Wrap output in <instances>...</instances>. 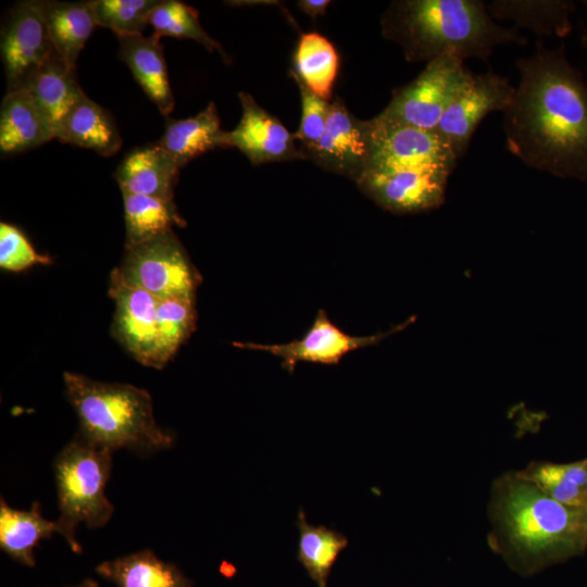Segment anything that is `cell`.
Wrapping results in <instances>:
<instances>
[{
	"mask_svg": "<svg viewBox=\"0 0 587 587\" xmlns=\"http://www.w3.org/2000/svg\"><path fill=\"white\" fill-rule=\"evenodd\" d=\"M96 570L117 587H192L177 566L148 549L102 562Z\"/></svg>",
	"mask_w": 587,
	"mask_h": 587,
	"instance_id": "obj_23",
	"label": "cell"
},
{
	"mask_svg": "<svg viewBox=\"0 0 587 587\" xmlns=\"http://www.w3.org/2000/svg\"><path fill=\"white\" fill-rule=\"evenodd\" d=\"M488 517L489 546L523 574L580 555L587 549L582 509L555 501L516 471L495 479Z\"/></svg>",
	"mask_w": 587,
	"mask_h": 587,
	"instance_id": "obj_2",
	"label": "cell"
},
{
	"mask_svg": "<svg viewBox=\"0 0 587 587\" xmlns=\"http://www.w3.org/2000/svg\"><path fill=\"white\" fill-rule=\"evenodd\" d=\"M109 296L115 304L112 325L114 337L137 362L154 367L159 299L126 282L117 267L110 275Z\"/></svg>",
	"mask_w": 587,
	"mask_h": 587,
	"instance_id": "obj_15",
	"label": "cell"
},
{
	"mask_svg": "<svg viewBox=\"0 0 587 587\" xmlns=\"http://www.w3.org/2000/svg\"><path fill=\"white\" fill-rule=\"evenodd\" d=\"M117 270L126 282L158 299L196 300L201 282L173 230L126 249Z\"/></svg>",
	"mask_w": 587,
	"mask_h": 587,
	"instance_id": "obj_7",
	"label": "cell"
},
{
	"mask_svg": "<svg viewBox=\"0 0 587 587\" xmlns=\"http://www.w3.org/2000/svg\"><path fill=\"white\" fill-rule=\"evenodd\" d=\"M43 1L18 2L1 33V59L8 91L23 89L53 51Z\"/></svg>",
	"mask_w": 587,
	"mask_h": 587,
	"instance_id": "obj_11",
	"label": "cell"
},
{
	"mask_svg": "<svg viewBox=\"0 0 587 587\" xmlns=\"http://www.w3.org/2000/svg\"><path fill=\"white\" fill-rule=\"evenodd\" d=\"M450 175L438 168L366 173L357 185L380 208L396 214H411L440 207Z\"/></svg>",
	"mask_w": 587,
	"mask_h": 587,
	"instance_id": "obj_13",
	"label": "cell"
},
{
	"mask_svg": "<svg viewBox=\"0 0 587 587\" xmlns=\"http://www.w3.org/2000/svg\"><path fill=\"white\" fill-rule=\"evenodd\" d=\"M471 75L463 60L441 55L426 63L415 79L395 90L377 116L389 123L435 130Z\"/></svg>",
	"mask_w": 587,
	"mask_h": 587,
	"instance_id": "obj_6",
	"label": "cell"
},
{
	"mask_svg": "<svg viewBox=\"0 0 587 587\" xmlns=\"http://www.w3.org/2000/svg\"><path fill=\"white\" fill-rule=\"evenodd\" d=\"M66 397L75 410L87 441L114 451L129 449L151 453L170 448L174 437L161 428L153 414L152 398L129 384L105 383L65 372Z\"/></svg>",
	"mask_w": 587,
	"mask_h": 587,
	"instance_id": "obj_4",
	"label": "cell"
},
{
	"mask_svg": "<svg viewBox=\"0 0 587 587\" xmlns=\"http://www.w3.org/2000/svg\"><path fill=\"white\" fill-rule=\"evenodd\" d=\"M160 0H92L97 26L118 36L143 35L149 17Z\"/></svg>",
	"mask_w": 587,
	"mask_h": 587,
	"instance_id": "obj_32",
	"label": "cell"
},
{
	"mask_svg": "<svg viewBox=\"0 0 587 587\" xmlns=\"http://www.w3.org/2000/svg\"><path fill=\"white\" fill-rule=\"evenodd\" d=\"M55 138L54 122L27 89L7 91L0 108V151L22 153Z\"/></svg>",
	"mask_w": 587,
	"mask_h": 587,
	"instance_id": "obj_16",
	"label": "cell"
},
{
	"mask_svg": "<svg viewBox=\"0 0 587 587\" xmlns=\"http://www.w3.org/2000/svg\"><path fill=\"white\" fill-rule=\"evenodd\" d=\"M584 41H585V45H586V47H587V34H586V36H585V38H584Z\"/></svg>",
	"mask_w": 587,
	"mask_h": 587,
	"instance_id": "obj_38",
	"label": "cell"
},
{
	"mask_svg": "<svg viewBox=\"0 0 587 587\" xmlns=\"http://www.w3.org/2000/svg\"><path fill=\"white\" fill-rule=\"evenodd\" d=\"M415 321L409 317L391 329L370 336H352L342 332L320 310L307 333L299 339L286 344L234 342L235 347L267 352L280 359L282 366L292 373L299 362L335 365L349 352L375 346L387 337L405 329Z\"/></svg>",
	"mask_w": 587,
	"mask_h": 587,
	"instance_id": "obj_9",
	"label": "cell"
},
{
	"mask_svg": "<svg viewBox=\"0 0 587 587\" xmlns=\"http://www.w3.org/2000/svg\"><path fill=\"white\" fill-rule=\"evenodd\" d=\"M373 146L372 121L354 116L340 98L330 101L324 134L305 160L355 184L369 167Z\"/></svg>",
	"mask_w": 587,
	"mask_h": 587,
	"instance_id": "obj_10",
	"label": "cell"
},
{
	"mask_svg": "<svg viewBox=\"0 0 587 587\" xmlns=\"http://www.w3.org/2000/svg\"><path fill=\"white\" fill-rule=\"evenodd\" d=\"M61 535L58 522L45 519L40 503L29 510L11 508L3 498L0 502V548L26 566L35 565L34 549L40 540Z\"/></svg>",
	"mask_w": 587,
	"mask_h": 587,
	"instance_id": "obj_21",
	"label": "cell"
},
{
	"mask_svg": "<svg viewBox=\"0 0 587 587\" xmlns=\"http://www.w3.org/2000/svg\"><path fill=\"white\" fill-rule=\"evenodd\" d=\"M23 89L30 91L55 123L84 93L77 79L76 67L70 66L53 50L48 60L35 72Z\"/></svg>",
	"mask_w": 587,
	"mask_h": 587,
	"instance_id": "obj_28",
	"label": "cell"
},
{
	"mask_svg": "<svg viewBox=\"0 0 587 587\" xmlns=\"http://www.w3.org/2000/svg\"><path fill=\"white\" fill-rule=\"evenodd\" d=\"M238 97L241 117L233 130L225 132V148H237L253 165L305 160L295 134L276 116L260 107L250 93L240 91Z\"/></svg>",
	"mask_w": 587,
	"mask_h": 587,
	"instance_id": "obj_14",
	"label": "cell"
},
{
	"mask_svg": "<svg viewBox=\"0 0 587 587\" xmlns=\"http://www.w3.org/2000/svg\"><path fill=\"white\" fill-rule=\"evenodd\" d=\"M491 17L511 21L514 27L528 28L542 36H564L570 32L572 5L554 0H494L487 4Z\"/></svg>",
	"mask_w": 587,
	"mask_h": 587,
	"instance_id": "obj_27",
	"label": "cell"
},
{
	"mask_svg": "<svg viewBox=\"0 0 587 587\" xmlns=\"http://www.w3.org/2000/svg\"><path fill=\"white\" fill-rule=\"evenodd\" d=\"M224 137L216 105L211 101L195 116L184 120L167 117L165 130L157 143L182 168L209 150L225 148Z\"/></svg>",
	"mask_w": 587,
	"mask_h": 587,
	"instance_id": "obj_20",
	"label": "cell"
},
{
	"mask_svg": "<svg viewBox=\"0 0 587 587\" xmlns=\"http://www.w3.org/2000/svg\"><path fill=\"white\" fill-rule=\"evenodd\" d=\"M52 262L47 254L38 253L24 234L13 225L0 223V267L10 272L27 270L36 264Z\"/></svg>",
	"mask_w": 587,
	"mask_h": 587,
	"instance_id": "obj_33",
	"label": "cell"
},
{
	"mask_svg": "<svg viewBox=\"0 0 587 587\" xmlns=\"http://www.w3.org/2000/svg\"><path fill=\"white\" fill-rule=\"evenodd\" d=\"M54 128L55 138L61 142L90 149L100 155H113L122 147V137L112 116L85 92Z\"/></svg>",
	"mask_w": 587,
	"mask_h": 587,
	"instance_id": "obj_18",
	"label": "cell"
},
{
	"mask_svg": "<svg viewBox=\"0 0 587 587\" xmlns=\"http://www.w3.org/2000/svg\"><path fill=\"white\" fill-rule=\"evenodd\" d=\"M179 167L155 142L129 151L117 166L122 192L173 200Z\"/></svg>",
	"mask_w": 587,
	"mask_h": 587,
	"instance_id": "obj_17",
	"label": "cell"
},
{
	"mask_svg": "<svg viewBox=\"0 0 587 587\" xmlns=\"http://www.w3.org/2000/svg\"><path fill=\"white\" fill-rule=\"evenodd\" d=\"M371 121L373 146L365 174L420 168L453 172L459 159L435 130L389 123L377 115Z\"/></svg>",
	"mask_w": 587,
	"mask_h": 587,
	"instance_id": "obj_8",
	"label": "cell"
},
{
	"mask_svg": "<svg viewBox=\"0 0 587 587\" xmlns=\"http://www.w3.org/2000/svg\"><path fill=\"white\" fill-rule=\"evenodd\" d=\"M196 300L159 299L155 315L154 367L161 370L195 330Z\"/></svg>",
	"mask_w": 587,
	"mask_h": 587,
	"instance_id": "obj_30",
	"label": "cell"
},
{
	"mask_svg": "<svg viewBox=\"0 0 587 587\" xmlns=\"http://www.w3.org/2000/svg\"><path fill=\"white\" fill-rule=\"evenodd\" d=\"M516 472L566 507L583 509L587 502V457L569 463L533 461Z\"/></svg>",
	"mask_w": 587,
	"mask_h": 587,
	"instance_id": "obj_25",
	"label": "cell"
},
{
	"mask_svg": "<svg viewBox=\"0 0 587 587\" xmlns=\"http://www.w3.org/2000/svg\"><path fill=\"white\" fill-rule=\"evenodd\" d=\"M154 36H171L191 39L201 43L210 52L218 51L225 62L227 54L223 48L203 29L199 14L192 7L177 0H161L149 17Z\"/></svg>",
	"mask_w": 587,
	"mask_h": 587,
	"instance_id": "obj_31",
	"label": "cell"
},
{
	"mask_svg": "<svg viewBox=\"0 0 587 587\" xmlns=\"http://www.w3.org/2000/svg\"><path fill=\"white\" fill-rule=\"evenodd\" d=\"M514 91L515 87L508 78L491 70L482 74L472 73L469 82L446 110L435 132L458 159L462 158L482 120L490 112H504Z\"/></svg>",
	"mask_w": 587,
	"mask_h": 587,
	"instance_id": "obj_12",
	"label": "cell"
},
{
	"mask_svg": "<svg viewBox=\"0 0 587 587\" xmlns=\"http://www.w3.org/2000/svg\"><path fill=\"white\" fill-rule=\"evenodd\" d=\"M582 511H583V515H584L585 522L587 523V502H586V504L584 505V508L582 509Z\"/></svg>",
	"mask_w": 587,
	"mask_h": 587,
	"instance_id": "obj_37",
	"label": "cell"
},
{
	"mask_svg": "<svg viewBox=\"0 0 587 587\" xmlns=\"http://www.w3.org/2000/svg\"><path fill=\"white\" fill-rule=\"evenodd\" d=\"M112 469V451L82 436L68 442L54 460V476L61 536L78 552L75 529L79 523L89 528L104 526L114 513L105 486Z\"/></svg>",
	"mask_w": 587,
	"mask_h": 587,
	"instance_id": "obj_5",
	"label": "cell"
},
{
	"mask_svg": "<svg viewBox=\"0 0 587 587\" xmlns=\"http://www.w3.org/2000/svg\"><path fill=\"white\" fill-rule=\"evenodd\" d=\"M118 58L130 68L148 98L167 116L174 109L163 46L151 35L118 36Z\"/></svg>",
	"mask_w": 587,
	"mask_h": 587,
	"instance_id": "obj_19",
	"label": "cell"
},
{
	"mask_svg": "<svg viewBox=\"0 0 587 587\" xmlns=\"http://www.w3.org/2000/svg\"><path fill=\"white\" fill-rule=\"evenodd\" d=\"M338 68L337 50L326 37L314 32L300 36L290 75L297 77L313 93L329 101Z\"/></svg>",
	"mask_w": 587,
	"mask_h": 587,
	"instance_id": "obj_24",
	"label": "cell"
},
{
	"mask_svg": "<svg viewBox=\"0 0 587 587\" xmlns=\"http://www.w3.org/2000/svg\"><path fill=\"white\" fill-rule=\"evenodd\" d=\"M295 79L301 98V120L295 137L302 152L313 148L322 138L330 101H326L309 90L297 77ZM305 158V157H304Z\"/></svg>",
	"mask_w": 587,
	"mask_h": 587,
	"instance_id": "obj_34",
	"label": "cell"
},
{
	"mask_svg": "<svg viewBox=\"0 0 587 587\" xmlns=\"http://www.w3.org/2000/svg\"><path fill=\"white\" fill-rule=\"evenodd\" d=\"M125 217V249L135 247L184 227L186 221L179 215L173 200L122 192Z\"/></svg>",
	"mask_w": 587,
	"mask_h": 587,
	"instance_id": "obj_26",
	"label": "cell"
},
{
	"mask_svg": "<svg viewBox=\"0 0 587 587\" xmlns=\"http://www.w3.org/2000/svg\"><path fill=\"white\" fill-rule=\"evenodd\" d=\"M72 587H98L97 584L91 580V579H87V580H84L83 583L76 585V586H72Z\"/></svg>",
	"mask_w": 587,
	"mask_h": 587,
	"instance_id": "obj_36",
	"label": "cell"
},
{
	"mask_svg": "<svg viewBox=\"0 0 587 587\" xmlns=\"http://www.w3.org/2000/svg\"><path fill=\"white\" fill-rule=\"evenodd\" d=\"M299 542L297 558L319 587H326L333 565L349 544L341 533L323 525L314 526L302 509L297 516Z\"/></svg>",
	"mask_w": 587,
	"mask_h": 587,
	"instance_id": "obj_29",
	"label": "cell"
},
{
	"mask_svg": "<svg viewBox=\"0 0 587 587\" xmlns=\"http://www.w3.org/2000/svg\"><path fill=\"white\" fill-rule=\"evenodd\" d=\"M330 1L328 0H301L298 8L313 20L324 15Z\"/></svg>",
	"mask_w": 587,
	"mask_h": 587,
	"instance_id": "obj_35",
	"label": "cell"
},
{
	"mask_svg": "<svg viewBox=\"0 0 587 587\" xmlns=\"http://www.w3.org/2000/svg\"><path fill=\"white\" fill-rule=\"evenodd\" d=\"M53 49L72 67L97 26L91 1H43Z\"/></svg>",
	"mask_w": 587,
	"mask_h": 587,
	"instance_id": "obj_22",
	"label": "cell"
},
{
	"mask_svg": "<svg viewBox=\"0 0 587 587\" xmlns=\"http://www.w3.org/2000/svg\"><path fill=\"white\" fill-rule=\"evenodd\" d=\"M516 66L519 84L503 112L508 150L528 167L587 179V88L563 49L538 40Z\"/></svg>",
	"mask_w": 587,
	"mask_h": 587,
	"instance_id": "obj_1",
	"label": "cell"
},
{
	"mask_svg": "<svg viewBox=\"0 0 587 587\" xmlns=\"http://www.w3.org/2000/svg\"><path fill=\"white\" fill-rule=\"evenodd\" d=\"M383 36L396 42L409 62L450 54L487 61L500 45L527 43L516 27L496 23L479 0H397L380 17Z\"/></svg>",
	"mask_w": 587,
	"mask_h": 587,
	"instance_id": "obj_3",
	"label": "cell"
}]
</instances>
